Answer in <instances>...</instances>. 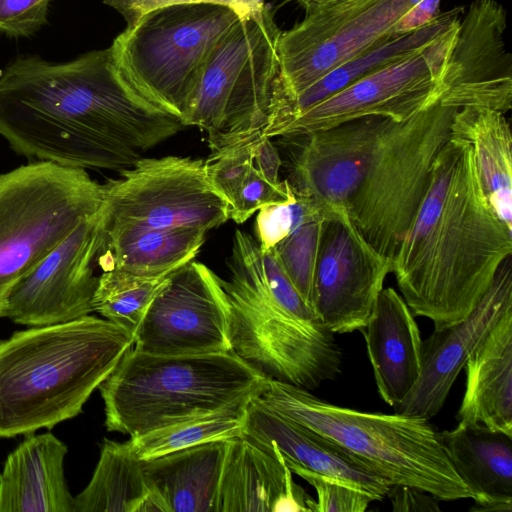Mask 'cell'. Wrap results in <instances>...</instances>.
<instances>
[{"label":"cell","mask_w":512,"mask_h":512,"mask_svg":"<svg viewBox=\"0 0 512 512\" xmlns=\"http://www.w3.org/2000/svg\"><path fill=\"white\" fill-rule=\"evenodd\" d=\"M184 127L123 76L110 48L60 63L18 57L0 75V136L33 161L121 171Z\"/></svg>","instance_id":"obj_1"},{"label":"cell","mask_w":512,"mask_h":512,"mask_svg":"<svg viewBox=\"0 0 512 512\" xmlns=\"http://www.w3.org/2000/svg\"><path fill=\"white\" fill-rule=\"evenodd\" d=\"M509 256L512 231L485 197L470 144L450 135L392 260L401 295L434 328L453 325L472 312Z\"/></svg>","instance_id":"obj_2"},{"label":"cell","mask_w":512,"mask_h":512,"mask_svg":"<svg viewBox=\"0 0 512 512\" xmlns=\"http://www.w3.org/2000/svg\"><path fill=\"white\" fill-rule=\"evenodd\" d=\"M222 279L232 352L266 378L306 390L340 373L342 352L285 273L273 248L237 230Z\"/></svg>","instance_id":"obj_3"},{"label":"cell","mask_w":512,"mask_h":512,"mask_svg":"<svg viewBox=\"0 0 512 512\" xmlns=\"http://www.w3.org/2000/svg\"><path fill=\"white\" fill-rule=\"evenodd\" d=\"M134 344L107 319L87 315L31 327L0 342V438L74 418Z\"/></svg>","instance_id":"obj_4"},{"label":"cell","mask_w":512,"mask_h":512,"mask_svg":"<svg viewBox=\"0 0 512 512\" xmlns=\"http://www.w3.org/2000/svg\"><path fill=\"white\" fill-rule=\"evenodd\" d=\"M255 398L347 451L390 486L413 487L440 501L472 497L428 419L333 405L309 390L269 378Z\"/></svg>","instance_id":"obj_5"},{"label":"cell","mask_w":512,"mask_h":512,"mask_svg":"<svg viewBox=\"0 0 512 512\" xmlns=\"http://www.w3.org/2000/svg\"><path fill=\"white\" fill-rule=\"evenodd\" d=\"M266 379L233 352L163 356L131 347L98 389L107 430L132 437L258 395Z\"/></svg>","instance_id":"obj_6"},{"label":"cell","mask_w":512,"mask_h":512,"mask_svg":"<svg viewBox=\"0 0 512 512\" xmlns=\"http://www.w3.org/2000/svg\"><path fill=\"white\" fill-rule=\"evenodd\" d=\"M243 15L221 4L166 5L127 25L109 48L123 76L183 123L212 51Z\"/></svg>","instance_id":"obj_7"},{"label":"cell","mask_w":512,"mask_h":512,"mask_svg":"<svg viewBox=\"0 0 512 512\" xmlns=\"http://www.w3.org/2000/svg\"><path fill=\"white\" fill-rule=\"evenodd\" d=\"M102 203L85 169L32 161L0 174V318L15 286Z\"/></svg>","instance_id":"obj_8"},{"label":"cell","mask_w":512,"mask_h":512,"mask_svg":"<svg viewBox=\"0 0 512 512\" xmlns=\"http://www.w3.org/2000/svg\"><path fill=\"white\" fill-rule=\"evenodd\" d=\"M281 32L274 10L265 4L235 22L212 51L183 122L207 133L211 151L263 131Z\"/></svg>","instance_id":"obj_9"},{"label":"cell","mask_w":512,"mask_h":512,"mask_svg":"<svg viewBox=\"0 0 512 512\" xmlns=\"http://www.w3.org/2000/svg\"><path fill=\"white\" fill-rule=\"evenodd\" d=\"M456 110L437 102L405 121H392L346 207L362 236L391 261L420 206L434 159L450 137Z\"/></svg>","instance_id":"obj_10"},{"label":"cell","mask_w":512,"mask_h":512,"mask_svg":"<svg viewBox=\"0 0 512 512\" xmlns=\"http://www.w3.org/2000/svg\"><path fill=\"white\" fill-rule=\"evenodd\" d=\"M419 0H333L282 31L271 104L289 100L331 70L397 37L395 26ZM270 104V105H271Z\"/></svg>","instance_id":"obj_11"},{"label":"cell","mask_w":512,"mask_h":512,"mask_svg":"<svg viewBox=\"0 0 512 512\" xmlns=\"http://www.w3.org/2000/svg\"><path fill=\"white\" fill-rule=\"evenodd\" d=\"M102 188L106 226L209 231L230 219V205L209 182L201 159L142 157Z\"/></svg>","instance_id":"obj_12"},{"label":"cell","mask_w":512,"mask_h":512,"mask_svg":"<svg viewBox=\"0 0 512 512\" xmlns=\"http://www.w3.org/2000/svg\"><path fill=\"white\" fill-rule=\"evenodd\" d=\"M458 27L423 50L365 75L262 133L269 138H285L366 116L398 122L411 118L439 102L441 81Z\"/></svg>","instance_id":"obj_13"},{"label":"cell","mask_w":512,"mask_h":512,"mask_svg":"<svg viewBox=\"0 0 512 512\" xmlns=\"http://www.w3.org/2000/svg\"><path fill=\"white\" fill-rule=\"evenodd\" d=\"M133 345L163 356L232 352L230 304L222 278L195 260L172 272L149 306Z\"/></svg>","instance_id":"obj_14"},{"label":"cell","mask_w":512,"mask_h":512,"mask_svg":"<svg viewBox=\"0 0 512 512\" xmlns=\"http://www.w3.org/2000/svg\"><path fill=\"white\" fill-rule=\"evenodd\" d=\"M392 261L358 231L344 209L324 212L311 307L334 334L366 325Z\"/></svg>","instance_id":"obj_15"},{"label":"cell","mask_w":512,"mask_h":512,"mask_svg":"<svg viewBox=\"0 0 512 512\" xmlns=\"http://www.w3.org/2000/svg\"><path fill=\"white\" fill-rule=\"evenodd\" d=\"M104 208L82 221L13 289L6 317L29 327L72 321L93 310Z\"/></svg>","instance_id":"obj_16"},{"label":"cell","mask_w":512,"mask_h":512,"mask_svg":"<svg viewBox=\"0 0 512 512\" xmlns=\"http://www.w3.org/2000/svg\"><path fill=\"white\" fill-rule=\"evenodd\" d=\"M461 17L441 81L447 107L511 109L512 57L505 34L507 13L497 0H473Z\"/></svg>","instance_id":"obj_17"},{"label":"cell","mask_w":512,"mask_h":512,"mask_svg":"<svg viewBox=\"0 0 512 512\" xmlns=\"http://www.w3.org/2000/svg\"><path fill=\"white\" fill-rule=\"evenodd\" d=\"M395 121L366 116L285 137L293 140L290 183L321 211L344 209L353 197L385 129Z\"/></svg>","instance_id":"obj_18"},{"label":"cell","mask_w":512,"mask_h":512,"mask_svg":"<svg viewBox=\"0 0 512 512\" xmlns=\"http://www.w3.org/2000/svg\"><path fill=\"white\" fill-rule=\"evenodd\" d=\"M512 309V257L495 277L472 312L463 320L434 328L422 341L420 375L395 413L430 419L443 408L468 357L483 342L499 319Z\"/></svg>","instance_id":"obj_19"},{"label":"cell","mask_w":512,"mask_h":512,"mask_svg":"<svg viewBox=\"0 0 512 512\" xmlns=\"http://www.w3.org/2000/svg\"><path fill=\"white\" fill-rule=\"evenodd\" d=\"M256 397V396H255ZM253 398L247 407L243 435L265 450H274L288 468L341 480L372 495L386 497L390 485L362 461L324 437L279 415Z\"/></svg>","instance_id":"obj_20"},{"label":"cell","mask_w":512,"mask_h":512,"mask_svg":"<svg viewBox=\"0 0 512 512\" xmlns=\"http://www.w3.org/2000/svg\"><path fill=\"white\" fill-rule=\"evenodd\" d=\"M311 497L274 450L241 435L230 441L218 512H310Z\"/></svg>","instance_id":"obj_21"},{"label":"cell","mask_w":512,"mask_h":512,"mask_svg":"<svg viewBox=\"0 0 512 512\" xmlns=\"http://www.w3.org/2000/svg\"><path fill=\"white\" fill-rule=\"evenodd\" d=\"M361 331L377 391L394 408L407 397L421 371L423 340L414 314L394 288H383Z\"/></svg>","instance_id":"obj_22"},{"label":"cell","mask_w":512,"mask_h":512,"mask_svg":"<svg viewBox=\"0 0 512 512\" xmlns=\"http://www.w3.org/2000/svg\"><path fill=\"white\" fill-rule=\"evenodd\" d=\"M67 446L52 433L30 435L9 454L0 475V512H74L67 487Z\"/></svg>","instance_id":"obj_23"},{"label":"cell","mask_w":512,"mask_h":512,"mask_svg":"<svg viewBox=\"0 0 512 512\" xmlns=\"http://www.w3.org/2000/svg\"><path fill=\"white\" fill-rule=\"evenodd\" d=\"M442 448L471 492V511L512 510V437L481 425L459 423L438 432Z\"/></svg>","instance_id":"obj_24"},{"label":"cell","mask_w":512,"mask_h":512,"mask_svg":"<svg viewBox=\"0 0 512 512\" xmlns=\"http://www.w3.org/2000/svg\"><path fill=\"white\" fill-rule=\"evenodd\" d=\"M230 440L207 442L142 461L162 512H218Z\"/></svg>","instance_id":"obj_25"},{"label":"cell","mask_w":512,"mask_h":512,"mask_svg":"<svg viewBox=\"0 0 512 512\" xmlns=\"http://www.w3.org/2000/svg\"><path fill=\"white\" fill-rule=\"evenodd\" d=\"M459 423L481 425L512 437V309L468 357Z\"/></svg>","instance_id":"obj_26"},{"label":"cell","mask_w":512,"mask_h":512,"mask_svg":"<svg viewBox=\"0 0 512 512\" xmlns=\"http://www.w3.org/2000/svg\"><path fill=\"white\" fill-rule=\"evenodd\" d=\"M206 233L194 227H111L104 222L96 265L102 271L167 275L195 259Z\"/></svg>","instance_id":"obj_27"},{"label":"cell","mask_w":512,"mask_h":512,"mask_svg":"<svg viewBox=\"0 0 512 512\" xmlns=\"http://www.w3.org/2000/svg\"><path fill=\"white\" fill-rule=\"evenodd\" d=\"M463 12L462 7H454L440 13L427 25L397 36L331 70L295 97L271 104L263 131L299 114L365 75L423 50L456 29Z\"/></svg>","instance_id":"obj_28"},{"label":"cell","mask_w":512,"mask_h":512,"mask_svg":"<svg viewBox=\"0 0 512 512\" xmlns=\"http://www.w3.org/2000/svg\"><path fill=\"white\" fill-rule=\"evenodd\" d=\"M450 135L470 144L485 197L512 231V137L505 113L475 106L457 109Z\"/></svg>","instance_id":"obj_29"},{"label":"cell","mask_w":512,"mask_h":512,"mask_svg":"<svg viewBox=\"0 0 512 512\" xmlns=\"http://www.w3.org/2000/svg\"><path fill=\"white\" fill-rule=\"evenodd\" d=\"M74 512H162L128 442L104 440L90 482L75 497Z\"/></svg>","instance_id":"obj_30"},{"label":"cell","mask_w":512,"mask_h":512,"mask_svg":"<svg viewBox=\"0 0 512 512\" xmlns=\"http://www.w3.org/2000/svg\"><path fill=\"white\" fill-rule=\"evenodd\" d=\"M257 395L236 400L214 412L162 427L127 441L141 461L191 446L243 435L247 407Z\"/></svg>","instance_id":"obj_31"},{"label":"cell","mask_w":512,"mask_h":512,"mask_svg":"<svg viewBox=\"0 0 512 512\" xmlns=\"http://www.w3.org/2000/svg\"><path fill=\"white\" fill-rule=\"evenodd\" d=\"M170 274L143 276L118 269L102 271L93 296V310L134 338L149 306Z\"/></svg>","instance_id":"obj_32"},{"label":"cell","mask_w":512,"mask_h":512,"mask_svg":"<svg viewBox=\"0 0 512 512\" xmlns=\"http://www.w3.org/2000/svg\"><path fill=\"white\" fill-rule=\"evenodd\" d=\"M323 222L324 213L314 215L274 247L285 273L310 307Z\"/></svg>","instance_id":"obj_33"},{"label":"cell","mask_w":512,"mask_h":512,"mask_svg":"<svg viewBox=\"0 0 512 512\" xmlns=\"http://www.w3.org/2000/svg\"><path fill=\"white\" fill-rule=\"evenodd\" d=\"M318 213H323L308 199L295 193L289 183L284 201L258 210L255 220L256 241L261 250H269L289 236L300 225Z\"/></svg>","instance_id":"obj_34"},{"label":"cell","mask_w":512,"mask_h":512,"mask_svg":"<svg viewBox=\"0 0 512 512\" xmlns=\"http://www.w3.org/2000/svg\"><path fill=\"white\" fill-rule=\"evenodd\" d=\"M256 136L211 151L204 161L209 182L230 207L254 165L252 141Z\"/></svg>","instance_id":"obj_35"},{"label":"cell","mask_w":512,"mask_h":512,"mask_svg":"<svg viewBox=\"0 0 512 512\" xmlns=\"http://www.w3.org/2000/svg\"><path fill=\"white\" fill-rule=\"evenodd\" d=\"M314 487L317 500L310 499V512H364L376 499L366 491L338 479L305 470L289 468Z\"/></svg>","instance_id":"obj_36"},{"label":"cell","mask_w":512,"mask_h":512,"mask_svg":"<svg viewBox=\"0 0 512 512\" xmlns=\"http://www.w3.org/2000/svg\"><path fill=\"white\" fill-rule=\"evenodd\" d=\"M288 191V180L272 184L253 165L230 207V219L242 224L260 208L284 201Z\"/></svg>","instance_id":"obj_37"},{"label":"cell","mask_w":512,"mask_h":512,"mask_svg":"<svg viewBox=\"0 0 512 512\" xmlns=\"http://www.w3.org/2000/svg\"><path fill=\"white\" fill-rule=\"evenodd\" d=\"M52 0H0V31L29 36L47 23Z\"/></svg>","instance_id":"obj_38"},{"label":"cell","mask_w":512,"mask_h":512,"mask_svg":"<svg viewBox=\"0 0 512 512\" xmlns=\"http://www.w3.org/2000/svg\"><path fill=\"white\" fill-rule=\"evenodd\" d=\"M116 10L126 21L133 24L141 15L149 10L173 4L182 3H213L230 6L246 14L265 5V0H103Z\"/></svg>","instance_id":"obj_39"},{"label":"cell","mask_w":512,"mask_h":512,"mask_svg":"<svg viewBox=\"0 0 512 512\" xmlns=\"http://www.w3.org/2000/svg\"><path fill=\"white\" fill-rule=\"evenodd\" d=\"M394 512H440L439 499L435 496L404 485H392L387 495Z\"/></svg>","instance_id":"obj_40"},{"label":"cell","mask_w":512,"mask_h":512,"mask_svg":"<svg viewBox=\"0 0 512 512\" xmlns=\"http://www.w3.org/2000/svg\"><path fill=\"white\" fill-rule=\"evenodd\" d=\"M270 139L262 132L253 139V163L265 179L272 184L278 185L281 183L279 180V170L282 161L277 148Z\"/></svg>","instance_id":"obj_41"},{"label":"cell","mask_w":512,"mask_h":512,"mask_svg":"<svg viewBox=\"0 0 512 512\" xmlns=\"http://www.w3.org/2000/svg\"><path fill=\"white\" fill-rule=\"evenodd\" d=\"M441 1L419 0L397 22L395 34H407L432 22L440 14Z\"/></svg>","instance_id":"obj_42"},{"label":"cell","mask_w":512,"mask_h":512,"mask_svg":"<svg viewBox=\"0 0 512 512\" xmlns=\"http://www.w3.org/2000/svg\"><path fill=\"white\" fill-rule=\"evenodd\" d=\"M297 3L304 11L310 10L318 5H321L326 2H330L333 0H289Z\"/></svg>","instance_id":"obj_43"}]
</instances>
